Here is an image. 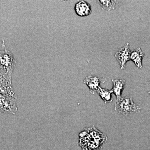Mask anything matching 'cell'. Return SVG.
<instances>
[{
  "mask_svg": "<svg viewBox=\"0 0 150 150\" xmlns=\"http://www.w3.org/2000/svg\"><path fill=\"white\" fill-rule=\"evenodd\" d=\"M114 109L118 113L125 116L132 112H140L141 110L139 106L134 103L132 97L129 96L117 100Z\"/></svg>",
  "mask_w": 150,
  "mask_h": 150,
  "instance_id": "2",
  "label": "cell"
},
{
  "mask_svg": "<svg viewBox=\"0 0 150 150\" xmlns=\"http://www.w3.org/2000/svg\"><path fill=\"white\" fill-rule=\"evenodd\" d=\"M16 64V60L11 51L6 49L0 50V68L11 77Z\"/></svg>",
  "mask_w": 150,
  "mask_h": 150,
  "instance_id": "3",
  "label": "cell"
},
{
  "mask_svg": "<svg viewBox=\"0 0 150 150\" xmlns=\"http://www.w3.org/2000/svg\"><path fill=\"white\" fill-rule=\"evenodd\" d=\"M106 80L104 78L96 76H87L83 80L85 83L89 88L90 92L92 94L96 93L100 87V85L101 82L104 83Z\"/></svg>",
  "mask_w": 150,
  "mask_h": 150,
  "instance_id": "7",
  "label": "cell"
},
{
  "mask_svg": "<svg viewBox=\"0 0 150 150\" xmlns=\"http://www.w3.org/2000/svg\"><path fill=\"white\" fill-rule=\"evenodd\" d=\"M103 10L110 11L115 9V1H98Z\"/></svg>",
  "mask_w": 150,
  "mask_h": 150,
  "instance_id": "12",
  "label": "cell"
},
{
  "mask_svg": "<svg viewBox=\"0 0 150 150\" xmlns=\"http://www.w3.org/2000/svg\"><path fill=\"white\" fill-rule=\"evenodd\" d=\"M79 144L83 150H100L107 141L106 135L93 126L80 134Z\"/></svg>",
  "mask_w": 150,
  "mask_h": 150,
  "instance_id": "1",
  "label": "cell"
},
{
  "mask_svg": "<svg viewBox=\"0 0 150 150\" xmlns=\"http://www.w3.org/2000/svg\"><path fill=\"white\" fill-rule=\"evenodd\" d=\"M12 77L0 68V95H5L17 98L16 94L12 86Z\"/></svg>",
  "mask_w": 150,
  "mask_h": 150,
  "instance_id": "4",
  "label": "cell"
},
{
  "mask_svg": "<svg viewBox=\"0 0 150 150\" xmlns=\"http://www.w3.org/2000/svg\"><path fill=\"white\" fill-rule=\"evenodd\" d=\"M97 93L104 101L105 103H107L110 102L112 101V94L113 92L112 89L102 88L100 87Z\"/></svg>",
  "mask_w": 150,
  "mask_h": 150,
  "instance_id": "11",
  "label": "cell"
},
{
  "mask_svg": "<svg viewBox=\"0 0 150 150\" xmlns=\"http://www.w3.org/2000/svg\"><path fill=\"white\" fill-rule=\"evenodd\" d=\"M131 54L129 43H126L125 46L120 48L115 53V57L119 63L121 69H123L127 62L131 60Z\"/></svg>",
  "mask_w": 150,
  "mask_h": 150,
  "instance_id": "6",
  "label": "cell"
},
{
  "mask_svg": "<svg viewBox=\"0 0 150 150\" xmlns=\"http://www.w3.org/2000/svg\"><path fill=\"white\" fill-rule=\"evenodd\" d=\"M16 100L12 96L0 95V111L15 114L18 110Z\"/></svg>",
  "mask_w": 150,
  "mask_h": 150,
  "instance_id": "5",
  "label": "cell"
},
{
  "mask_svg": "<svg viewBox=\"0 0 150 150\" xmlns=\"http://www.w3.org/2000/svg\"><path fill=\"white\" fill-rule=\"evenodd\" d=\"M144 54L140 48H138L131 52L130 59L134 62L137 68H142V60Z\"/></svg>",
  "mask_w": 150,
  "mask_h": 150,
  "instance_id": "10",
  "label": "cell"
},
{
  "mask_svg": "<svg viewBox=\"0 0 150 150\" xmlns=\"http://www.w3.org/2000/svg\"><path fill=\"white\" fill-rule=\"evenodd\" d=\"M148 93H149V95L150 96V91H149V92H148Z\"/></svg>",
  "mask_w": 150,
  "mask_h": 150,
  "instance_id": "13",
  "label": "cell"
},
{
  "mask_svg": "<svg viewBox=\"0 0 150 150\" xmlns=\"http://www.w3.org/2000/svg\"><path fill=\"white\" fill-rule=\"evenodd\" d=\"M74 10L76 14L81 17L88 16L92 12L90 4L85 1H79L76 3Z\"/></svg>",
  "mask_w": 150,
  "mask_h": 150,
  "instance_id": "8",
  "label": "cell"
},
{
  "mask_svg": "<svg viewBox=\"0 0 150 150\" xmlns=\"http://www.w3.org/2000/svg\"><path fill=\"white\" fill-rule=\"evenodd\" d=\"M112 81L113 84L112 89V92L115 95L117 98V100L121 99L122 98L121 94L122 91L126 84V81L124 80L118 79H113Z\"/></svg>",
  "mask_w": 150,
  "mask_h": 150,
  "instance_id": "9",
  "label": "cell"
}]
</instances>
